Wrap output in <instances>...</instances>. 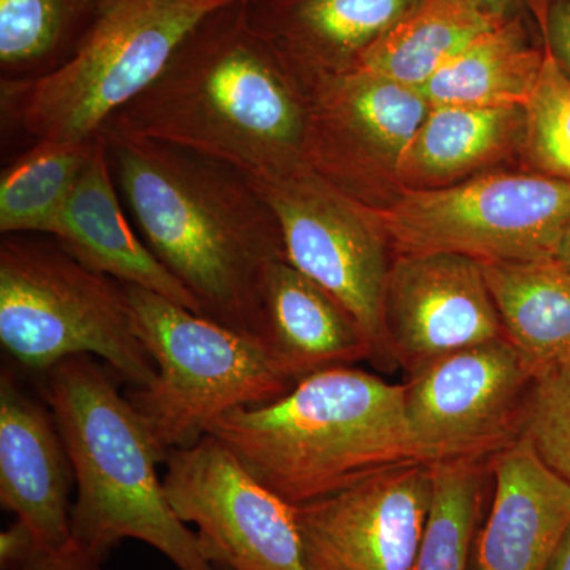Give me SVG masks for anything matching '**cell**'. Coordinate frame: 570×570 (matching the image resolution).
<instances>
[{
    "label": "cell",
    "instance_id": "1",
    "mask_svg": "<svg viewBox=\"0 0 570 570\" xmlns=\"http://www.w3.org/2000/svg\"><path fill=\"white\" fill-rule=\"evenodd\" d=\"M112 178L142 242L193 295L202 316L264 343L266 269L285 261L272 206L245 171L102 129Z\"/></svg>",
    "mask_w": 570,
    "mask_h": 570
},
{
    "label": "cell",
    "instance_id": "2",
    "mask_svg": "<svg viewBox=\"0 0 570 570\" xmlns=\"http://www.w3.org/2000/svg\"><path fill=\"white\" fill-rule=\"evenodd\" d=\"M104 129L204 154L254 179L311 167L309 100L254 31L243 0L206 14Z\"/></svg>",
    "mask_w": 570,
    "mask_h": 570
},
{
    "label": "cell",
    "instance_id": "3",
    "mask_svg": "<svg viewBox=\"0 0 570 570\" xmlns=\"http://www.w3.org/2000/svg\"><path fill=\"white\" fill-rule=\"evenodd\" d=\"M206 434L292 505L330 497L384 469L420 463L404 385L355 366L311 374L272 403L228 412Z\"/></svg>",
    "mask_w": 570,
    "mask_h": 570
},
{
    "label": "cell",
    "instance_id": "4",
    "mask_svg": "<svg viewBox=\"0 0 570 570\" xmlns=\"http://www.w3.org/2000/svg\"><path fill=\"white\" fill-rule=\"evenodd\" d=\"M40 376L73 468L71 540L102 561L124 540H140L178 570H213L165 494L157 466L167 455L108 371L77 355Z\"/></svg>",
    "mask_w": 570,
    "mask_h": 570
},
{
    "label": "cell",
    "instance_id": "5",
    "mask_svg": "<svg viewBox=\"0 0 570 570\" xmlns=\"http://www.w3.org/2000/svg\"><path fill=\"white\" fill-rule=\"evenodd\" d=\"M232 0H99L73 55L36 80H0L3 126L33 141L96 138L163 73L206 14Z\"/></svg>",
    "mask_w": 570,
    "mask_h": 570
},
{
    "label": "cell",
    "instance_id": "6",
    "mask_svg": "<svg viewBox=\"0 0 570 570\" xmlns=\"http://www.w3.org/2000/svg\"><path fill=\"white\" fill-rule=\"evenodd\" d=\"M0 344L39 374L70 356L91 355L130 389L149 387L157 376L126 285L86 268L50 236H2Z\"/></svg>",
    "mask_w": 570,
    "mask_h": 570
},
{
    "label": "cell",
    "instance_id": "7",
    "mask_svg": "<svg viewBox=\"0 0 570 570\" xmlns=\"http://www.w3.org/2000/svg\"><path fill=\"white\" fill-rule=\"evenodd\" d=\"M124 285L137 335L157 367L153 385L126 396L165 455L195 444L228 412L272 403L296 384L257 337Z\"/></svg>",
    "mask_w": 570,
    "mask_h": 570
},
{
    "label": "cell",
    "instance_id": "8",
    "mask_svg": "<svg viewBox=\"0 0 570 570\" xmlns=\"http://www.w3.org/2000/svg\"><path fill=\"white\" fill-rule=\"evenodd\" d=\"M400 253L489 262L551 258L570 223V181L538 171H483L441 189L403 190L374 208Z\"/></svg>",
    "mask_w": 570,
    "mask_h": 570
},
{
    "label": "cell",
    "instance_id": "9",
    "mask_svg": "<svg viewBox=\"0 0 570 570\" xmlns=\"http://www.w3.org/2000/svg\"><path fill=\"white\" fill-rule=\"evenodd\" d=\"M254 181L279 224L285 261L346 307L374 356L385 354L382 311L392 264L387 235L373 206L313 167Z\"/></svg>",
    "mask_w": 570,
    "mask_h": 570
},
{
    "label": "cell",
    "instance_id": "10",
    "mask_svg": "<svg viewBox=\"0 0 570 570\" xmlns=\"http://www.w3.org/2000/svg\"><path fill=\"white\" fill-rule=\"evenodd\" d=\"M534 382L505 337L420 366L403 384L415 456L428 466L490 461L523 434Z\"/></svg>",
    "mask_w": 570,
    "mask_h": 570
},
{
    "label": "cell",
    "instance_id": "11",
    "mask_svg": "<svg viewBox=\"0 0 570 570\" xmlns=\"http://www.w3.org/2000/svg\"><path fill=\"white\" fill-rule=\"evenodd\" d=\"M164 489L202 553L232 570H307L295 505L258 482L224 442L205 434L165 459Z\"/></svg>",
    "mask_w": 570,
    "mask_h": 570
},
{
    "label": "cell",
    "instance_id": "12",
    "mask_svg": "<svg viewBox=\"0 0 570 570\" xmlns=\"http://www.w3.org/2000/svg\"><path fill=\"white\" fill-rule=\"evenodd\" d=\"M431 497V466L406 463L295 505L306 569L411 570Z\"/></svg>",
    "mask_w": 570,
    "mask_h": 570
},
{
    "label": "cell",
    "instance_id": "13",
    "mask_svg": "<svg viewBox=\"0 0 570 570\" xmlns=\"http://www.w3.org/2000/svg\"><path fill=\"white\" fill-rule=\"evenodd\" d=\"M384 352L409 374L504 336L483 262L455 253H400L385 285Z\"/></svg>",
    "mask_w": 570,
    "mask_h": 570
},
{
    "label": "cell",
    "instance_id": "14",
    "mask_svg": "<svg viewBox=\"0 0 570 570\" xmlns=\"http://www.w3.org/2000/svg\"><path fill=\"white\" fill-rule=\"evenodd\" d=\"M311 167L354 197L371 175L392 174L433 105L417 88L358 69L305 89Z\"/></svg>",
    "mask_w": 570,
    "mask_h": 570
},
{
    "label": "cell",
    "instance_id": "15",
    "mask_svg": "<svg viewBox=\"0 0 570 570\" xmlns=\"http://www.w3.org/2000/svg\"><path fill=\"white\" fill-rule=\"evenodd\" d=\"M73 468L55 414L10 367L0 373V504L31 528L41 549L71 540Z\"/></svg>",
    "mask_w": 570,
    "mask_h": 570
},
{
    "label": "cell",
    "instance_id": "16",
    "mask_svg": "<svg viewBox=\"0 0 570 570\" xmlns=\"http://www.w3.org/2000/svg\"><path fill=\"white\" fill-rule=\"evenodd\" d=\"M493 501L474 570H547L570 527V485L520 436L489 461Z\"/></svg>",
    "mask_w": 570,
    "mask_h": 570
},
{
    "label": "cell",
    "instance_id": "17",
    "mask_svg": "<svg viewBox=\"0 0 570 570\" xmlns=\"http://www.w3.org/2000/svg\"><path fill=\"white\" fill-rule=\"evenodd\" d=\"M255 32L299 88L354 67L422 0H243Z\"/></svg>",
    "mask_w": 570,
    "mask_h": 570
},
{
    "label": "cell",
    "instance_id": "18",
    "mask_svg": "<svg viewBox=\"0 0 570 570\" xmlns=\"http://www.w3.org/2000/svg\"><path fill=\"white\" fill-rule=\"evenodd\" d=\"M50 238L86 268L200 314L193 295L157 261L124 213L100 135L91 163L78 179Z\"/></svg>",
    "mask_w": 570,
    "mask_h": 570
},
{
    "label": "cell",
    "instance_id": "19",
    "mask_svg": "<svg viewBox=\"0 0 570 570\" xmlns=\"http://www.w3.org/2000/svg\"><path fill=\"white\" fill-rule=\"evenodd\" d=\"M262 314V340L295 382L374 356L370 340L346 307L287 261L266 269Z\"/></svg>",
    "mask_w": 570,
    "mask_h": 570
},
{
    "label": "cell",
    "instance_id": "20",
    "mask_svg": "<svg viewBox=\"0 0 570 570\" xmlns=\"http://www.w3.org/2000/svg\"><path fill=\"white\" fill-rule=\"evenodd\" d=\"M524 108L433 105L397 163L404 190L441 189L489 171L523 145Z\"/></svg>",
    "mask_w": 570,
    "mask_h": 570
},
{
    "label": "cell",
    "instance_id": "21",
    "mask_svg": "<svg viewBox=\"0 0 570 570\" xmlns=\"http://www.w3.org/2000/svg\"><path fill=\"white\" fill-rule=\"evenodd\" d=\"M505 340L535 379L570 363V268L558 258L483 264Z\"/></svg>",
    "mask_w": 570,
    "mask_h": 570
},
{
    "label": "cell",
    "instance_id": "22",
    "mask_svg": "<svg viewBox=\"0 0 570 570\" xmlns=\"http://www.w3.org/2000/svg\"><path fill=\"white\" fill-rule=\"evenodd\" d=\"M543 48L528 41L521 17L494 26L420 88L431 105L527 107L538 86Z\"/></svg>",
    "mask_w": 570,
    "mask_h": 570
},
{
    "label": "cell",
    "instance_id": "23",
    "mask_svg": "<svg viewBox=\"0 0 570 570\" xmlns=\"http://www.w3.org/2000/svg\"><path fill=\"white\" fill-rule=\"evenodd\" d=\"M501 22L468 0H422L352 69L420 89L471 41Z\"/></svg>",
    "mask_w": 570,
    "mask_h": 570
},
{
    "label": "cell",
    "instance_id": "24",
    "mask_svg": "<svg viewBox=\"0 0 570 570\" xmlns=\"http://www.w3.org/2000/svg\"><path fill=\"white\" fill-rule=\"evenodd\" d=\"M99 135L85 141H33L0 176V232L51 236Z\"/></svg>",
    "mask_w": 570,
    "mask_h": 570
},
{
    "label": "cell",
    "instance_id": "25",
    "mask_svg": "<svg viewBox=\"0 0 570 570\" xmlns=\"http://www.w3.org/2000/svg\"><path fill=\"white\" fill-rule=\"evenodd\" d=\"M97 6L99 0H0V80H36L61 67Z\"/></svg>",
    "mask_w": 570,
    "mask_h": 570
},
{
    "label": "cell",
    "instance_id": "26",
    "mask_svg": "<svg viewBox=\"0 0 570 570\" xmlns=\"http://www.w3.org/2000/svg\"><path fill=\"white\" fill-rule=\"evenodd\" d=\"M489 461L433 464V497L411 570H468Z\"/></svg>",
    "mask_w": 570,
    "mask_h": 570
},
{
    "label": "cell",
    "instance_id": "27",
    "mask_svg": "<svg viewBox=\"0 0 570 570\" xmlns=\"http://www.w3.org/2000/svg\"><path fill=\"white\" fill-rule=\"evenodd\" d=\"M542 48V71L524 107L521 153L532 171L570 181V80Z\"/></svg>",
    "mask_w": 570,
    "mask_h": 570
},
{
    "label": "cell",
    "instance_id": "28",
    "mask_svg": "<svg viewBox=\"0 0 570 570\" xmlns=\"http://www.w3.org/2000/svg\"><path fill=\"white\" fill-rule=\"evenodd\" d=\"M521 436L570 485V363L535 379Z\"/></svg>",
    "mask_w": 570,
    "mask_h": 570
},
{
    "label": "cell",
    "instance_id": "29",
    "mask_svg": "<svg viewBox=\"0 0 570 570\" xmlns=\"http://www.w3.org/2000/svg\"><path fill=\"white\" fill-rule=\"evenodd\" d=\"M539 22L542 43L570 80V2L568 0H528Z\"/></svg>",
    "mask_w": 570,
    "mask_h": 570
},
{
    "label": "cell",
    "instance_id": "30",
    "mask_svg": "<svg viewBox=\"0 0 570 570\" xmlns=\"http://www.w3.org/2000/svg\"><path fill=\"white\" fill-rule=\"evenodd\" d=\"M41 550L31 528L17 520V523L0 532V570H21Z\"/></svg>",
    "mask_w": 570,
    "mask_h": 570
},
{
    "label": "cell",
    "instance_id": "31",
    "mask_svg": "<svg viewBox=\"0 0 570 570\" xmlns=\"http://www.w3.org/2000/svg\"><path fill=\"white\" fill-rule=\"evenodd\" d=\"M104 561L70 540L66 547L41 550L21 570H104Z\"/></svg>",
    "mask_w": 570,
    "mask_h": 570
},
{
    "label": "cell",
    "instance_id": "32",
    "mask_svg": "<svg viewBox=\"0 0 570 570\" xmlns=\"http://www.w3.org/2000/svg\"><path fill=\"white\" fill-rule=\"evenodd\" d=\"M468 2L494 20L508 21L521 17L524 0H468Z\"/></svg>",
    "mask_w": 570,
    "mask_h": 570
},
{
    "label": "cell",
    "instance_id": "33",
    "mask_svg": "<svg viewBox=\"0 0 570 570\" xmlns=\"http://www.w3.org/2000/svg\"><path fill=\"white\" fill-rule=\"evenodd\" d=\"M547 570H570V527L566 531L564 538L561 539L557 551H554Z\"/></svg>",
    "mask_w": 570,
    "mask_h": 570
},
{
    "label": "cell",
    "instance_id": "34",
    "mask_svg": "<svg viewBox=\"0 0 570 570\" xmlns=\"http://www.w3.org/2000/svg\"><path fill=\"white\" fill-rule=\"evenodd\" d=\"M554 258H558L561 264H564L570 268V223L568 227H566L564 234L561 236L560 245H558Z\"/></svg>",
    "mask_w": 570,
    "mask_h": 570
},
{
    "label": "cell",
    "instance_id": "35",
    "mask_svg": "<svg viewBox=\"0 0 570 570\" xmlns=\"http://www.w3.org/2000/svg\"><path fill=\"white\" fill-rule=\"evenodd\" d=\"M213 570H232V569L223 568V566H213Z\"/></svg>",
    "mask_w": 570,
    "mask_h": 570
},
{
    "label": "cell",
    "instance_id": "36",
    "mask_svg": "<svg viewBox=\"0 0 570 570\" xmlns=\"http://www.w3.org/2000/svg\"><path fill=\"white\" fill-rule=\"evenodd\" d=\"M568 2H570V0H568Z\"/></svg>",
    "mask_w": 570,
    "mask_h": 570
}]
</instances>
